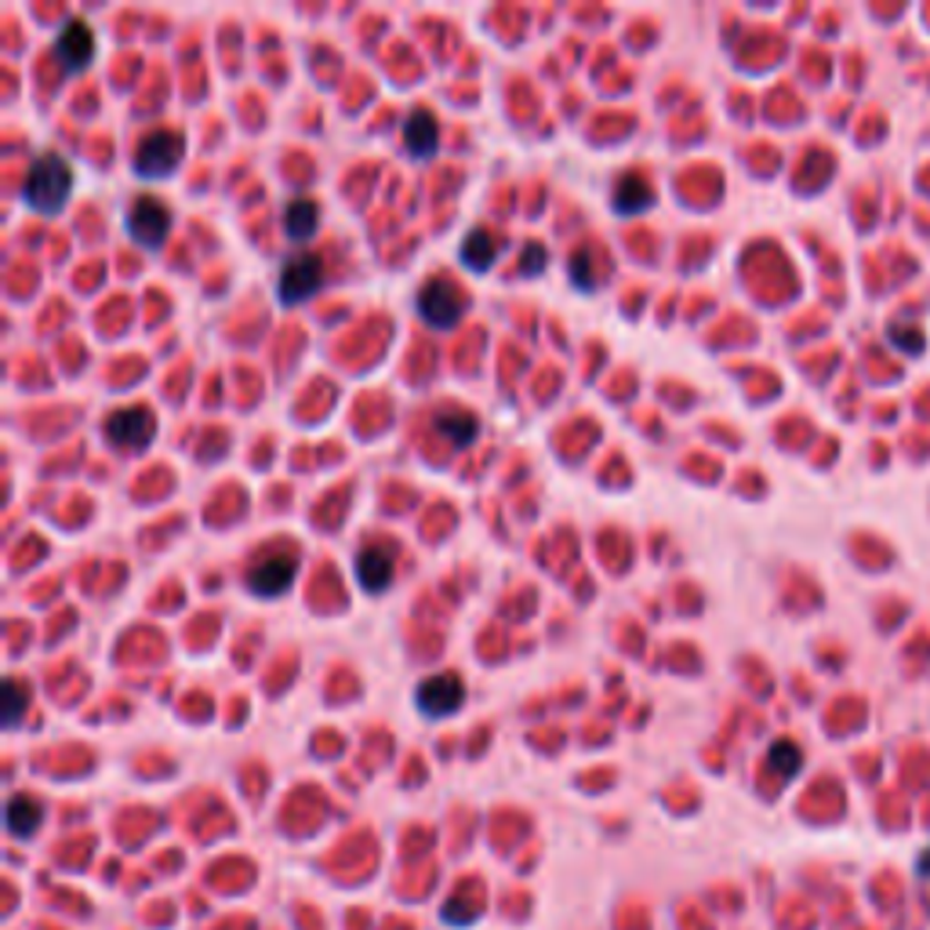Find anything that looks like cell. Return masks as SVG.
Instances as JSON below:
<instances>
[{"label":"cell","instance_id":"obj_2","mask_svg":"<svg viewBox=\"0 0 930 930\" xmlns=\"http://www.w3.org/2000/svg\"><path fill=\"white\" fill-rule=\"evenodd\" d=\"M102 433H106V443L116 451H142L156 433V415L142 408V403H131V408H121L106 418Z\"/></svg>","mask_w":930,"mask_h":930},{"label":"cell","instance_id":"obj_15","mask_svg":"<svg viewBox=\"0 0 930 930\" xmlns=\"http://www.w3.org/2000/svg\"><path fill=\"white\" fill-rule=\"evenodd\" d=\"M313 229H317V204L306 201V196H298V201L287 204V212H284V233L292 241H306V237H313Z\"/></svg>","mask_w":930,"mask_h":930},{"label":"cell","instance_id":"obj_12","mask_svg":"<svg viewBox=\"0 0 930 930\" xmlns=\"http://www.w3.org/2000/svg\"><path fill=\"white\" fill-rule=\"evenodd\" d=\"M8 832L11 836H19V840H25V836H33L37 829H41V821H44V804L37 800V796H11L8 800Z\"/></svg>","mask_w":930,"mask_h":930},{"label":"cell","instance_id":"obj_11","mask_svg":"<svg viewBox=\"0 0 930 930\" xmlns=\"http://www.w3.org/2000/svg\"><path fill=\"white\" fill-rule=\"evenodd\" d=\"M437 142H440L437 121L426 110H418L408 121V127H403V146H408V153L415 156V161H429V156L437 153Z\"/></svg>","mask_w":930,"mask_h":930},{"label":"cell","instance_id":"obj_17","mask_svg":"<svg viewBox=\"0 0 930 930\" xmlns=\"http://www.w3.org/2000/svg\"><path fill=\"white\" fill-rule=\"evenodd\" d=\"M767 764L775 767L781 778H793L796 770H800L804 756H800V749H796V742L781 738V742H775V745H770V753H767Z\"/></svg>","mask_w":930,"mask_h":930},{"label":"cell","instance_id":"obj_3","mask_svg":"<svg viewBox=\"0 0 930 930\" xmlns=\"http://www.w3.org/2000/svg\"><path fill=\"white\" fill-rule=\"evenodd\" d=\"M182 161V135L178 131H153L139 142L135 156H131V164H135V172L142 178H164L167 172H175Z\"/></svg>","mask_w":930,"mask_h":930},{"label":"cell","instance_id":"obj_7","mask_svg":"<svg viewBox=\"0 0 930 930\" xmlns=\"http://www.w3.org/2000/svg\"><path fill=\"white\" fill-rule=\"evenodd\" d=\"M298 571V560L295 553H273L266 560H258L252 571H247V589H252L255 596H284L287 589H292V579Z\"/></svg>","mask_w":930,"mask_h":930},{"label":"cell","instance_id":"obj_16","mask_svg":"<svg viewBox=\"0 0 930 930\" xmlns=\"http://www.w3.org/2000/svg\"><path fill=\"white\" fill-rule=\"evenodd\" d=\"M494 255H498V244H494V237L488 229H473L462 244V258L469 262V269H477V273L488 269L494 262Z\"/></svg>","mask_w":930,"mask_h":930},{"label":"cell","instance_id":"obj_20","mask_svg":"<svg viewBox=\"0 0 930 930\" xmlns=\"http://www.w3.org/2000/svg\"><path fill=\"white\" fill-rule=\"evenodd\" d=\"M916 869H920V876H923V880H930V847H927L923 855H920V861H916Z\"/></svg>","mask_w":930,"mask_h":930},{"label":"cell","instance_id":"obj_8","mask_svg":"<svg viewBox=\"0 0 930 930\" xmlns=\"http://www.w3.org/2000/svg\"><path fill=\"white\" fill-rule=\"evenodd\" d=\"M462 679H458L454 673H437V676H429L422 687H418L415 694V702H418V709H422L426 716H451L458 713V705H462Z\"/></svg>","mask_w":930,"mask_h":930},{"label":"cell","instance_id":"obj_1","mask_svg":"<svg viewBox=\"0 0 930 930\" xmlns=\"http://www.w3.org/2000/svg\"><path fill=\"white\" fill-rule=\"evenodd\" d=\"M73 193V167L59 153H44L30 164V175L22 182L25 204H33L41 215H55Z\"/></svg>","mask_w":930,"mask_h":930},{"label":"cell","instance_id":"obj_13","mask_svg":"<svg viewBox=\"0 0 930 930\" xmlns=\"http://www.w3.org/2000/svg\"><path fill=\"white\" fill-rule=\"evenodd\" d=\"M433 426L440 437L451 440V448H466V443H473V437H477V418L458 408H440Z\"/></svg>","mask_w":930,"mask_h":930},{"label":"cell","instance_id":"obj_6","mask_svg":"<svg viewBox=\"0 0 930 930\" xmlns=\"http://www.w3.org/2000/svg\"><path fill=\"white\" fill-rule=\"evenodd\" d=\"M55 59L65 73H84L95 59V30L84 19H70L55 41Z\"/></svg>","mask_w":930,"mask_h":930},{"label":"cell","instance_id":"obj_5","mask_svg":"<svg viewBox=\"0 0 930 930\" xmlns=\"http://www.w3.org/2000/svg\"><path fill=\"white\" fill-rule=\"evenodd\" d=\"M324 280V266L317 255H295L287 258V266L280 269V303L284 306H295V303H306V298L317 292Z\"/></svg>","mask_w":930,"mask_h":930},{"label":"cell","instance_id":"obj_19","mask_svg":"<svg viewBox=\"0 0 930 930\" xmlns=\"http://www.w3.org/2000/svg\"><path fill=\"white\" fill-rule=\"evenodd\" d=\"M571 277H574V284H582L585 292L593 287V273H589V255H585V252H574V255H571Z\"/></svg>","mask_w":930,"mask_h":930},{"label":"cell","instance_id":"obj_10","mask_svg":"<svg viewBox=\"0 0 930 930\" xmlns=\"http://www.w3.org/2000/svg\"><path fill=\"white\" fill-rule=\"evenodd\" d=\"M357 579L368 593H382V589L392 582V553L382 545H368L357 556Z\"/></svg>","mask_w":930,"mask_h":930},{"label":"cell","instance_id":"obj_18","mask_svg":"<svg viewBox=\"0 0 930 930\" xmlns=\"http://www.w3.org/2000/svg\"><path fill=\"white\" fill-rule=\"evenodd\" d=\"M4 698H8V709H4V727H19L22 713L30 709V691H25L19 679H4Z\"/></svg>","mask_w":930,"mask_h":930},{"label":"cell","instance_id":"obj_4","mask_svg":"<svg viewBox=\"0 0 930 930\" xmlns=\"http://www.w3.org/2000/svg\"><path fill=\"white\" fill-rule=\"evenodd\" d=\"M127 229H131V237H135V244H142L146 252H156V247L167 241L172 215H167V207L156 201V196H139L127 212Z\"/></svg>","mask_w":930,"mask_h":930},{"label":"cell","instance_id":"obj_14","mask_svg":"<svg viewBox=\"0 0 930 930\" xmlns=\"http://www.w3.org/2000/svg\"><path fill=\"white\" fill-rule=\"evenodd\" d=\"M651 204H654V190H651V182L640 175H625L619 182V190H614V207H619V215H636Z\"/></svg>","mask_w":930,"mask_h":930},{"label":"cell","instance_id":"obj_9","mask_svg":"<svg viewBox=\"0 0 930 930\" xmlns=\"http://www.w3.org/2000/svg\"><path fill=\"white\" fill-rule=\"evenodd\" d=\"M462 295L454 292V284L448 280H429L422 292H418V313L433 324V327H451L458 317H462Z\"/></svg>","mask_w":930,"mask_h":930}]
</instances>
